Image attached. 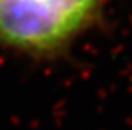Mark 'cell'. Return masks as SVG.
<instances>
[{
	"instance_id": "obj_1",
	"label": "cell",
	"mask_w": 132,
	"mask_h": 130,
	"mask_svg": "<svg viewBox=\"0 0 132 130\" xmlns=\"http://www.w3.org/2000/svg\"><path fill=\"white\" fill-rule=\"evenodd\" d=\"M98 0H0V43L49 51L86 24Z\"/></svg>"
}]
</instances>
